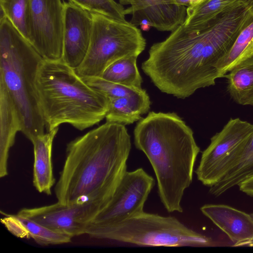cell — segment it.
<instances>
[{
  "label": "cell",
  "mask_w": 253,
  "mask_h": 253,
  "mask_svg": "<svg viewBox=\"0 0 253 253\" xmlns=\"http://www.w3.org/2000/svg\"><path fill=\"white\" fill-rule=\"evenodd\" d=\"M87 235L140 246L205 247L211 243V238L188 227L174 216L145 211Z\"/></svg>",
  "instance_id": "8992f818"
},
{
  "label": "cell",
  "mask_w": 253,
  "mask_h": 253,
  "mask_svg": "<svg viewBox=\"0 0 253 253\" xmlns=\"http://www.w3.org/2000/svg\"><path fill=\"white\" fill-rule=\"evenodd\" d=\"M109 202L96 198L71 204L56 203L40 207L23 208L17 214L72 238L85 234L90 222Z\"/></svg>",
  "instance_id": "30bf717a"
},
{
  "label": "cell",
  "mask_w": 253,
  "mask_h": 253,
  "mask_svg": "<svg viewBox=\"0 0 253 253\" xmlns=\"http://www.w3.org/2000/svg\"><path fill=\"white\" fill-rule=\"evenodd\" d=\"M253 57V7L242 28L228 52L215 64L222 77L234 67Z\"/></svg>",
  "instance_id": "ffe728a7"
},
{
  "label": "cell",
  "mask_w": 253,
  "mask_h": 253,
  "mask_svg": "<svg viewBox=\"0 0 253 253\" xmlns=\"http://www.w3.org/2000/svg\"><path fill=\"white\" fill-rule=\"evenodd\" d=\"M58 127L47 131L34 138L31 142L34 147L33 184L37 190L47 195L55 183L53 172L52 149L53 140Z\"/></svg>",
  "instance_id": "2e32d148"
},
{
  "label": "cell",
  "mask_w": 253,
  "mask_h": 253,
  "mask_svg": "<svg viewBox=\"0 0 253 253\" xmlns=\"http://www.w3.org/2000/svg\"><path fill=\"white\" fill-rule=\"evenodd\" d=\"M44 59L4 16L0 18V82L9 94L21 122V132L32 141L45 128L36 87Z\"/></svg>",
  "instance_id": "5b68a950"
},
{
  "label": "cell",
  "mask_w": 253,
  "mask_h": 253,
  "mask_svg": "<svg viewBox=\"0 0 253 253\" xmlns=\"http://www.w3.org/2000/svg\"><path fill=\"white\" fill-rule=\"evenodd\" d=\"M239 189L247 195L253 196V176L238 185Z\"/></svg>",
  "instance_id": "4316f807"
},
{
  "label": "cell",
  "mask_w": 253,
  "mask_h": 253,
  "mask_svg": "<svg viewBox=\"0 0 253 253\" xmlns=\"http://www.w3.org/2000/svg\"><path fill=\"white\" fill-rule=\"evenodd\" d=\"M134 143L149 161L160 200L169 212L183 211L181 201L192 183L200 149L192 129L177 114L150 112L139 120Z\"/></svg>",
  "instance_id": "3957f363"
},
{
  "label": "cell",
  "mask_w": 253,
  "mask_h": 253,
  "mask_svg": "<svg viewBox=\"0 0 253 253\" xmlns=\"http://www.w3.org/2000/svg\"><path fill=\"white\" fill-rule=\"evenodd\" d=\"M121 4L130 6L126 15H132L130 23L153 27L160 31L172 32L182 25L187 7L177 4L174 0H119Z\"/></svg>",
  "instance_id": "4fadbf2b"
},
{
  "label": "cell",
  "mask_w": 253,
  "mask_h": 253,
  "mask_svg": "<svg viewBox=\"0 0 253 253\" xmlns=\"http://www.w3.org/2000/svg\"><path fill=\"white\" fill-rule=\"evenodd\" d=\"M227 90L238 104L253 106V57L234 67L224 75Z\"/></svg>",
  "instance_id": "44dd1931"
},
{
  "label": "cell",
  "mask_w": 253,
  "mask_h": 253,
  "mask_svg": "<svg viewBox=\"0 0 253 253\" xmlns=\"http://www.w3.org/2000/svg\"><path fill=\"white\" fill-rule=\"evenodd\" d=\"M91 14L93 28L89 47L75 70L81 77H100L113 62L126 56H138L145 49L146 40L136 26L126 21Z\"/></svg>",
  "instance_id": "52a82bcc"
},
{
  "label": "cell",
  "mask_w": 253,
  "mask_h": 253,
  "mask_svg": "<svg viewBox=\"0 0 253 253\" xmlns=\"http://www.w3.org/2000/svg\"><path fill=\"white\" fill-rule=\"evenodd\" d=\"M85 10L125 21V9L114 0H68Z\"/></svg>",
  "instance_id": "d4e9b609"
},
{
  "label": "cell",
  "mask_w": 253,
  "mask_h": 253,
  "mask_svg": "<svg viewBox=\"0 0 253 253\" xmlns=\"http://www.w3.org/2000/svg\"><path fill=\"white\" fill-rule=\"evenodd\" d=\"M22 124L17 110L4 84L0 82V177L8 174L10 149L15 142Z\"/></svg>",
  "instance_id": "9a60e30c"
},
{
  "label": "cell",
  "mask_w": 253,
  "mask_h": 253,
  "mask_svg": "<svg viewBox=\"0 0 253 253\" xmlns=\"http://www.w3.org/2000/svg\"><path fill=\"white\" fill-rule=\"evenodd\" d=\"M253 176V131L242 143L238 158L226 174L210 187L211 194L218 197Z\"/></svg>",
  "instance_id": "d6986e66"
},
{
  "label": "cell",
  "mask_w": 253,
  "mask_h": 253,
  "mask_svg": "<svg viewBox=\"0 0 253 253\" xmlns=\"http://www.w3.org/2000/svg\"><path fill=\"white\" fill-rule=\"evenodd\" d=\"M6 228L13 235L21 238H32L42 246L69 243L72 237L59 233L28 218L17 214H9L3 220Z\"/></svg>",
  "instance_id": "ac0fdd59"
},
{
  "label": "cell",
  "mask_w": 253,
  "mask_h": 253,
  "mask_svg": "<svg viewBox=\"0 0 253 253\" xmlns=\"http://www.w3.org/2000/svg\"><path fill=\"white\" fill-rule=\"evenodd\" d=\"M253 7V0H248L206 23L179 26L151 46L142 71L161 91L178 98L214 85L222 78L214 65L231 47Z\"/></svg>",
  "instance_id": "6da1fadb"
},
{
  "label": "cell",
  "mask_w": 253,
  "mask_h": 253,
  "mask_svg": "<svg viewBox=\"0 0 253 253\" xmlns=\"http://www.w3.org/2000/svg\"><path fill=\"white\" fill-rule=\"evenodd\" d=\"M252 216L253 217V213L251 214Z\"/></svg>",
  "instance_id": "f1b7e54d"
},
{
  "label": "cell",
  "mask_w": 253,
  "mask_h": 253,
  "mask_svg": "<svg viewBox=\"0 0 253 253\" xmlns=\"http://www.w3.org/2000/svg\"><path fill=\"white\" fill-rule=\"evenodd\" d=\"M64 2L29 0L28 41L45 60H62Z\"/></svg>",
  "instance_id": "8fae6325"
},
{
  "label": "cell",
  "mask_w": 253,
  "mask_h": 253,
  "mask_svg": "<svg viewBox=\"0 0 253 253\" xmlns=\"http://www.w3.org/2000/svg\"><path fill=\"white\" fill-rule=\"evenodd\" d=\"M29 0H0V15H3L28 41Z\"/></svg>",
  "instance_id": "cb8c5ba5"
},
{
  "label": "cell",
  "mask_w": 253,
  "mask_h": 253,
  "mask_svg": "<svg viewBox=\"0 0 253 253\" xmlns=\"http://www.w3.org/2000/svg\"><path fill=\"white\" fill-rule=\"evenodd\" d=\"M82 78L90 87L104 94L109 99L131 95L142 89L124 86L107 81L101 77Z\"/></svg>",
  "instance_id": "484cf974"
},
{
  "label": "cell",
  "mask_w": 253,
  "mask_h": 253,
  "mask_svg": "<svg viewBox=\"0 0 253 253\" xmlns=\"http://www.w3.org/2000/svg\"><path fill=\"white\" fill-rule=\"evenodd\" d=\"M151 101L146 90L131 95L109 99L106 122L129 125L140 120L148 112Z\"/></svg>",
  "instance_id": "e0dca14e"
},
{
  "label": "cell",
  "mask_w": 253,
  "mask_h": 253,
  "mask_svg": "<svg viewBox=\"0 0 253 253\" xmlns=\"http://www.w3.org/2000/svg\"><path fill=\"white\" fill-rule=\"evenodd\" d=\"M130 136L124 125L106 122L69 142L54 192L71 204L101 198L111 200L127 171Z\"/></svg>",
  "instance_id": "7a4b0ae2"
},
{
  "label": "cell",
  "mask_w": 253,
  "mask_h": 253,
  "mask_svg": "<svg viewBox=\"0 0 253 253\" xmlns=\"http://www.w3.org/2000/svg\"><path fill=\"white\" fill-rule=\"evenodd\" d=\"M36 87L47 131L62 124L83 130L105 118L109 99L62 60H43Z\"/></svg>",
  "instance_id": "277c9868"
},
{
  "label": "cell",
  "mask_w": 253,
  "mask_h": 253,
  "mask_svg": "<svg viewBox=\"0 0 253 253\" xmlns=\"http://www.w3.org/2000/svg\"><path fill=\"white\" fill-rule=\"evenodd\" d=\"M155 184L154 178L141 168L126 171L110 202L89 223L85 234L142 213Z\"/></svg>",
  "instance_id": "9c48e42d"
},
{
  "label": "cell",
  "mask_w": 253,
  "mask_h": 253,
  "mask_svg": "<svg viewBox=\"0 0 253 253\" xmlns=\"http://www.w3.org/2000/svg\"><path fill=\"white\" fill-rule=\"evenodd\" d=\"M137 56H126L111 64L100 77L124 86L141 89L142 77L137 66Z\"/></svg>",
  "instance_id": "7402d4cb"
},
{
  "label": "cell",
  "mask_w": 253,
  "mask_h": 253,
  "mask_svg": "<svg viewBox=\"0 0 253 253\" xmlns=\"http://www.w3.org/2000/svg\"><path fill=\"white\" fill-rule=\"evenodd\" d=\"M248 0H203L186 8V16L183 24L194 26L206 23L221 12Z\"/></svg>",
  "instance_id": "603a6c76"
},
{
  "label": "cell",
  "mask_w": 253,
  "mask_h": 253,
  "mask_svg": "<svg viewBox=\"0 0 253 253\" xmlns=\"http://www.w3.org/2000/svg\"><path fill=\"white\" fill-rule=\"evenodd\" d=\"M203 0H174L175 2L178 5L186 7L193 6Z\"/></svg>",
  "instance_id": "83f0119b"
},
{
  "label": "cell",
  "mask_w": 253,
  "mask_h": 253,
  "mask_svg": "<svg viewBox=\"0 0 253 253\" xmlns=\"http://www.w3.org/2000/svg\"><path fill=\"white\" fill-rule=\"evenodd\" d=\"M253 131V124L239 118L230 119L203 151L195 171L198 180L209 187L217 183L232 167L241 145Z\"/></svg>",
  "instance_id": "ba28073f"
},
{
  "label": "cell",
  "mask_w": 253,
  "mask_h": 253,
  "mask_svg": "<svg viewBox=\"0 0 253 253\" xmlns=\"http://www.w3.org/2000/svg\"><path fill=\"white\" fill-rule=\"evenodd\" d=\"M93 28L90 12L69 1H64L62 60L77 69L88 51Z\"/></svg>",
  "instance_id": "7c38bea8"
},
{
  "label": "cell",
  "mask_w": 253,
  "mask_h": 253,
  "mask_svg": "<svg viewBox=\"0 0 253 253\" xmlns=\"http://www.w3.org/2000/svg\"><path fill=\"white\" fill-rule=\"evenodd\" d=\"M200 210L228 236L234 246L253 245L251 214L222 204H206Z\"/></svg>",
  "instance_id": "5bb4252c"
}]
</instances>
